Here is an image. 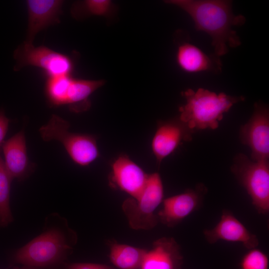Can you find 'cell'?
I'll return each instance as SVG.
<instances>
[{
    "label": "cell",
    "instance_id": "10",
    "mask_svg": "<svg viewBox=\"0 0 269 269\" xmlns=\"http://www.w3.org/2000/svg\"><path fill=\"white\" fill-rule=\"evenodd\" d=\"M207 189L203 184L195 188L163 200L162 209L157 214L158 221L168 227H173L202 206Z\"/></svg>",
    "mask_w": 269,
    "mask_h": 269
},
{
    "label": "cell",
    "instance_id": "14",
    "mask_svg": "<svg viewBox=\"0 0 269 269\" xmlns=\"http://www.w3.org/2000/svg\"><path fill=\"white\" fill-rule=\"evenodd\" d=\"M148 176V174L126 155L120 156L112 166L111 183L134 198H136L141 192Z\"/></svg>",
    "mask_w": 269,
    "mask_h": 269
},
{
    "label": "cell",
    "instance_id": "21",
    "mask_svg": "<svg viewBox=\"0 0 269 269\" xmlns=\"http://www.w3.org/2000/svg\"><path fill=\"white\" fill-rule=\"evenodd\" d=\"M268 256L257 248L249 250L242 258L239 269H269Z\"/></svg>",
    "mask_w": 269,
    "mask_h": 269
},
{
    "label": "cell",
    "instance_id": "7",
    "mask_svg": "<svg viewBox=\"0 0 269 269\" xmlns=\"http://www.w3.org/2000/svg\"><path fill=\"white\" fill-rule=\"evenodd\" d=\"M231 171L250 196L257 212H269V163L268 160L252 161L242 153L237 154Z\"/></svg>",
    "mask_w": 269,
    "mask_h": 269
},
{
    "label": "cell",
    "instance_id": "6",
    "mask_svg": "<svg viewBox=\"0 0 269 269\" xmlns=\"http://www.w3.org/2000/svg\"><path fill=\"white\" fill-rule=\"evenodd\" d=\"M164 191L158 173L148 174L146 184L136 198L124 200L122 208L130 227L135 230H150L159 222L154 211L162 202Z\"/></svg>",
    "mask_w": 269,
    "mask_h": 269
},
{
    "label": "cell",
    "instance_id": "8",
    "mask_svg": "<svg viewBox=\"0 0 269 269\" xmlns=\"http://www.w3.org/2000/svg\"><path fill=\"white\" fill-rule=\"evenodd\" d=\"M13 58L14 71L35 66L43 69L48 77L70 75L73 68V61L68 55L44 46L35 47L25 41L14 51Z\"/></svg>",
    "mask_w": 269,
    "mask_h": 269
},
{
    "label": "cell",
    "instance_id": "2",
    "mask_svg": "<svg viewBox=\"0 0 269 269\" xmlns=\"http://www.w3.org/2000/svg\"><path fill=\"white\" fill-rule=\"evenodd\" d=\"M77 242V234L66 219L53 213L45 218L42 233L15 252L13 261L49 269L64 262Z\"/></svg>",
    "mask_w": 269,
    "mask_h": 269
},
{
    "label": "cell",
    "instance_id": "3",
    "mask_svg": "<svg viewBox=\"0 0 269 269\" xmlns=\"http://www.w3.org/2000/svg\"><path fill=\"white\" fill-rule=\"evenodd\" d=\"M186 103L179 109V119L192 130L216 129L223 115L232 106L245 100L243 96L217 94L203 88L189 89L182 93Z\"/></svg>",
    "mask_w": 269,
    "mask_h": 269
},
{
    "label": "cell",
    "instance_id": "19",
    "mask_svg": "<svg viewBox=\"0 0 269 269\" xmlns=\"http://www.w3.org/2000/svg\"><path fill=\"white\" fill-rule=\"evenodd\" d=\"M13 179L7 172L0 151V227H6L13 221L9 200Z\"/></svg>",
    "mask_w": 269,
    "mask_h": 269
},
{
    "label": "cell",
    "instance_id": "4",
    "mask_svg": "<svg viewBox=\"0 0 269 269\" xmlns=\"http://www.w3.org/2000/svg\"><path fill=\"white\" fill-rule=\"evenodd\" d=\"M69 128V122L53 114L38 131L44 141L60 142L75 163L82 166L89 165L99 156L96 137L91 134L71 133Z\"/></svg>",
    "mask_w": 269,
    "mask_h": 269
},
{
    "label": "cell",
    "instance_id": "20",
    "mask_svg": "<svg viewBox=\"0 0 269 269\" xmlns=\"http://www.w3.org/2000/svg\"><path fill=\"white\" fill-rule=\"evenodd\" d=\"M112 7V2L109 0H86L75 3L71 12L74 17L78 18L91 15L105 16L110 12Z\"/></svg>",
    "mask_w": 269,
    "mask_h": 269
},
{
    "label": "cell",
    "instance_id": "13",
    "mask_svg": "<svg viewBox=\"0 0 269 269\" xmlns=\"http://www.w3.org/2000/svg\"><path fill=\"white\" fill-rule=\"evenodd\" d=\"M194 130L179 119L164 122L159 126L153 137L151 147L159 165L162 160L184 141L192 139Z\"/></svg>",
    "mask_w": 269,
    "mask_h": 269
},
{
    "label": "cell",
    "instance_id": "23",
    "mask_svg": "<svg viewBox=\"0 0 269 269\" xmlns=\"http://www.w3.org/2000/svg\"><path fill=\"white\" fill-rule=\"evenodd\" d=\"M9 120L5 115L4 110L0 109V146L4 141V139L8 131Z\"/></svg>",
    "mask_w": 269,
    "mask_h": 269
},
{
    "label": "cell",
    "instance_id": "15",
    "mask_svg": "<svg viewBox=\"0 0 269 269\" xmlns=\"http://www.w3.org/2000/svg\"><path fill=\"white\" fill-rule=\"evenodd\" d=\"M6 169L12 179L22 181L27 178L33 170L27 153L24 132L15 134L1 145Z\"/></svg>",
    "mask_w": 269,
    "mask_h": 269
},
{
    "label": "cell",
    "instance_id": "18",
    "mask_svg": "<svg viewBox=\"0 0 269 269\" xmlns=\"http://www.w3.org/2000/svg\"><path fill=\"white\" fill-rule=\"evenodd\" d=\"M147 250L126 244L110 245V260L118 269H140Z\"/></svg>",
    "mask_w": 269,
    "mask_h": 269
},
{
    "label": "cell",
    "instance_id": "12",
    "mask_svg": "<svg viewBox=\"0 0 269 269\" xmlns=\"http://www.w3.org/2000/svg\"><path fill=\"white\" fill-rule=\"evenodd\" d=\"M28 25L25 42L32 44L40 31L60 22L63 1L61 0H27Z\"/></svg>",
    "mask_w": 269,
    "mask_h": 269
},
{
    "label": "cell",
    "instance_id": "9",
    "mask_svg": "<svg viewBox=\"0 0 269 269\" xmlns=\"http://www.w3.org/2000/svg\"><path fill=\"white\" fill-rule=\"evenodd\" d=\"M250 120L243 126L240 137L251 149L254 161L268 160L269 157V114L267 107L256 103Z\"/></svg>",
    "mask_w": 269,
    "mask_h": 269
},
{
    "label": "cell",
    "instance_id": "5",
    "mask_svg": "<svg viewBox=\"0 0 269 269\" xmlns=\"http://www.w3.org/2000/svg\"><path fill=\"white\" fill-rule=\"evenodd\" d=\"M104 83L103 80L79 79L70 75L48 77L44 89L46 101L50 107L67 106L73 112H82L91 106V95Z\"/></svg>",
    "mask_w": 269,
    "mask_h": 269
},
{
    "label": "cell",
    "instance_id": "1",
    "mask_svg": "<svg viewBox=\"0 0 269 269\" xmlns=\"http://www.w3.org/2000/svg\"><path fill=\"white\" fill-rule=\"evenodd\" d=\"M165 2L176 5L192 18L196 30L208 34L211 44L218 57L228 52V46L237 47L241 44L240 37L232 29L243 25L245 17L235 15L232 1L223 0H169Z\"/></svg>",
    "mask_w": 269,
    "mask_h": 269
},
{
    "label": "cell",
    "instance_id": "22",
    "mask_svg": "<svg viewBox=\"0 0 269 269\" xmlns=\"http://www.w3.org/2000/svg\"><path fill=\"white\" fill-rule=\"evenodd\" d=\"M49 269H118L108 265L89 263H66L65 262Z\"/></svg>",
    "mask_w": 269,
    "mask_h": 269
},
{
    "label": "cell",
    "instance_id": "16",
    "mask_svg": "<svg viewBox=\"0 0 269 269\" xmlns=\"http://www.w3.org/2000/svg\"><path fill=\"white\" fill-rule=\"evenodd\" d=\"M183 257L180 247L171 237L156 240L147 250L140 269H182Z\"/></svg>",
    "mask_w": 269,
    "mask_h": 269
},
{
    "label": "cell",
    "instance_id": "17",
    "mask_svg": "<svg viewBox=\"0 0 269 269\" xmlns=\"http://www.w3.org/2000/svg\"><path fill=\"white\" fill-rule=\"evenodd\" d=\"M176 57L178 66L187 72L209 71L219 73L222 70L219 57L215 54H206L189 41L179 44Z\"/></svg>",
    "mask_w": 269,
    "mask_h": 269
},
{
    "label": "cell",
    "instance_id": "11",
    "mask_svg": "<svg viewBox=\"0 0 269 269\" xmlns=\"http://www.w3.org/2000/svg\"><path fill=\"white\" fill-rule=\"evenodd\" d=\"M203 234L206 240L211 244L219 241L240 243L248 250L256 248L259 244L256 235L227 209L222 211L218 223L213 228L204 230Z\"/></svg>",
    "mask_w": 269,
    "mask_h": 269
},
{
    "label": "cell",
    "instance_id": "24",
    "mask_svg": "<svg viewBox=\"0 0 269 269\" xmlns=\"http://www.w3.org/2000/svg\"><path fill=\"white\" fill-rule=\"evenodd\" d=\"M15 269H43L40 268L35 267L22 265L21 267L16 268Z\"/></svg>",
    "mask_w": 269,
    "mask_h": 269
}]
</instances>
